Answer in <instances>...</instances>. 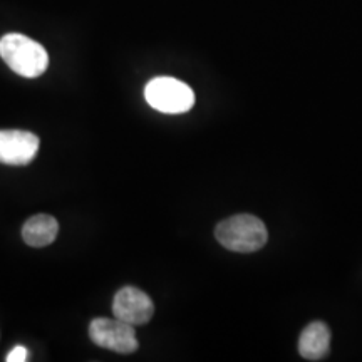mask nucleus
Listing matches in <instances>:
<instances>
[{"mask_svg":"<svg viewBox=\"0 0 362 362\" xmlns=\"http://www.w3.org/2000/svg\"><path fill=\"white\" fill-rule=\"evenodd\" d=\"M27 359H29V351L22 346L13 347L7 356V362H25Z\"/></svg>","mask_w":362,"mask_h":362,"instance_id":"nucleus-9","label":"nucleus"},{"mask_svg":"<svg viewBox=\"0 0 362 362\" xmlns=\"http://www.w3.org/2000/svg\"><path fill=\"white\" fill-rule=\"evenodd\" d=\"M0 56L22 78H39L49 66V54L24 34H6L0 39Z\"/></svg>","mask_w":362,"mask_h":362,"instance_id":"nucleus-1","label":"nucleus"},{"mask_svg":"<svg viewBox=\"0 0 362 362\" xmlns=\"http://www.w3.org/2000/svg\"><path fill=\"white\" fill-rule=\"evenodd\" d=\"M330 351V329L324 322H312L298 339V352L307 361H320Z\"/></svg>","mask_w":362,"mask_h":362,"instance_id":"nucleus-7","label":"nucleus"},{"mask_svg":"<svg viewBox=\"0 0 362 362\" xmlns=\"http://www.w3.org/2000/svg\"><path fill=\"white\" fill-rule=\"evenodd\" d=\"M59 232L57 220L51 215H35L22 226V238L27 245L40 248L47 247L56 240Z\"/></svg>","mask_w":362,"mask_h":362,"instance_id":"nucleus-8","label":"nucleus"},{"mask_svg":"<svg viewBox=\"0 0 362 362\" xmlns=\"http://www.w3.org/2000/svg\"><path fill=\"white\" fill-rule=\"evenodd\" d=\"M144 98L153 110L165 115H181L193 107L194 93L175 78H155L144 88Z\"/></svg>","mask_w":362,"mask_h":362,"instance_id":"nucleus-3","label":"nucleus"},{"mask_svg":"<svg viewBox=\"0 0 362 362\" xmlns=\"http://www.w3.org/2000/svg\"><path fill=\"white\" fill-rule=\"evenodd\" d=\"M215 237L228 250L250 253L265 245L269 233L264 221L257 216L235 215L216 225Z\"/></svg>","mask_w":362,"mask_h":362,"instance_id":"nucleus-2","label":"nucleus"},{"mask_svg":"<svg viewBox=\"0 0 362 362\" xmlns=\"http://www.w3.org/2000/svg\"><path fill=\"white\" fill-rule=\"evenodd\" d=\"M40 141L34 133L21 129L0 131V163L8 166H25L37 156Z\"/></svg>","mask_w":362,"mask_h":362,"instance_id":"nucleus-5","label":"nucleus"},{"mask_svg":"<svg viewBox=\"0 0 362 362\" xmlns=\"http://www.w3.org/2000/svg\"><path fill=\"white\" fill-rule=\"evenodd\" d=\"M89 337L96 346L119 354H133L138 349L133 325L119 319H94L89 325Z\"/></svg>","mask_w":362,"mask_h":362,"instance_id":"nucleus-4","label":"nucleus"},{"mask_svg":"<svg viewBox=\"0 0 362 362\" xmlns=\"http://www.w3.org/2000/svg\"><path fill=\"white\" fill-rule=\"evenodd\" d=\"M112 314L116 319L134 325L148 324L155 314V305L148 293L136 287H124L115 296Z\"/></svg>","mask_w":362,"mask_h":362,"instance_id":"nucleus-6","label":"nucleus"}]
</instances>
